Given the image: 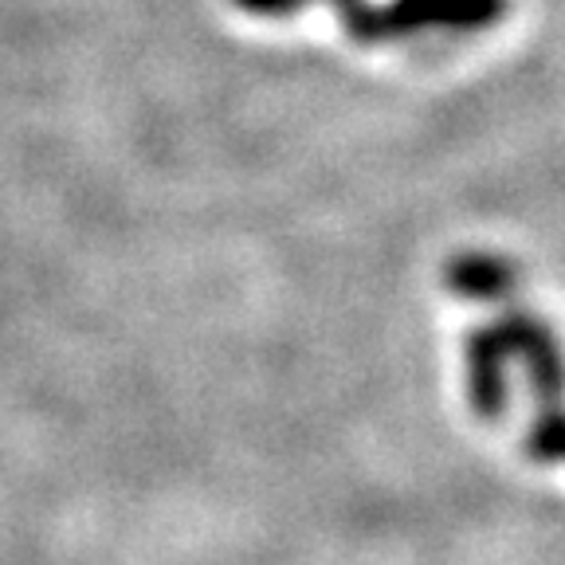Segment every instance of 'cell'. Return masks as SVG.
<instances>
[{"label":"cell","mask_w":565,"mask_h":565,"mask_svg":"<svg viewBox=\"0 0 565 565\" xmlns=\"http://www.w3.org/2000/svg\"><path fill=\"white\" fill-rule=\"evenodd\" d=\"M494 338L503 345L507 362H519L526 370L530 385L542 397V405H557L565 397V353L557 345L554 330L534 315H507L503 322H494Z\"/></svg>","instance_id":"obj_1"},{"label":"cell","mask_w":565,"mask_h":565,"mask_svg":"<svg viewBox=\"0 0 565 565\" xmlns=\"http://www.w3.org/2000/svg\"><path fill=\"white\" fill-rule=\"evenodd\" d=\"M507 12V0H393L381 9V35L420 28H483Z\"/></svg>","instance_id":"obj_2"},{"label":"cell","mask_w":565,"mask_h":565,"mask_svg":"<svg viewBox=\"0 0 565 565\" xmlns=\"http://www.w3.org/2000/svg\"><path fill=\"white\" fill-rule=\"evenodd\" d=\"M507 353L494 330H471L463 338V373H468V401L483 420L507 413Z\"/></svg>","instance_id":"obj_3"},{"label":"cell","mask_w":565,"mask_h":565,"mask_svg":"<svg viewBox=\"0 0 565 565\" xmlns=\"http://www.w3.org/2000/svg\"><path fill=\"white\" fill-rule=\"evenodd\" d=\"M448 287L463 299L494 302L514 291V267L503 256H487V252H463L448 264Z\"/></svg>","instance_id":"obj_4"},{"label":"cell","mask_w":565,"mask_h":565,"mask_svg":"<svg viewBox=\"0 0 565 565\" xmlns=\"http://www.w3.org/2000/svg\"><path fill=\"white\" fill-rule=\"evenodd\" d=\"M526 456L539 463H557L565 459V408L542 405V416L530 424L526 433Z\"/></svg>","instance_id":"obj_5"},{"label":"cell","mask_w":565,"mask_h":565,"mask_svg":"<svg viewBox=\"0 0 565 565\" xmlns=\"http://www.w3.org/2000/svg\"><path fill=\"white\" fill-rule=\"evenodd\" d=\"M338 9H342L345 24L358 40H381V9L365 4V0H334Z\"/></svg>","instance_id":"obj_6"},{"label":"cell","mask_w":565,"mask_h":565,"mask_svg":"<svg viewBox=\"0 0 565 565\" xmlns=\"http://www.w3.org/2000/svg\"><path fill=\"white\" fill-rule=\"evenodd\" d=\"M239 9L259 12V17H282V12H295L302 0H236Z\"/></svg>","instance_id":"obj_7"}]
</instances>
